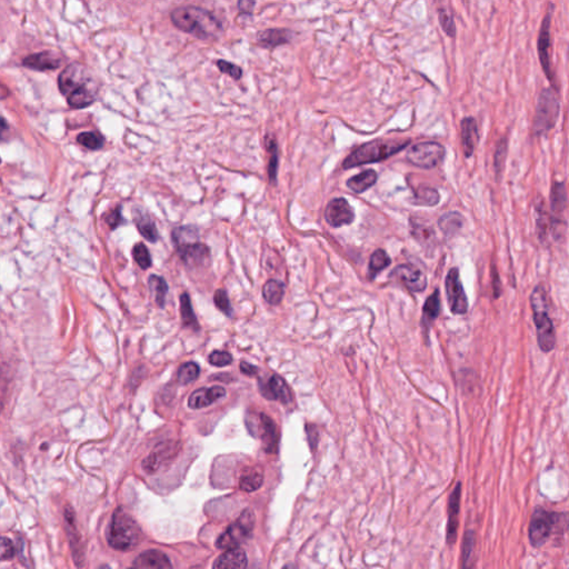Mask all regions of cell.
Instances as JSON below:
<instances>
[{"label": "cell", "mask_w": 569, "mask_h": 569, "mask_svg": "<svg viewBox=\"0 0 569 569\" xmlns=\"http://www.w3.org/2000/svg\"><path fill=\"white\" fill-rule=\"evenodd\" d=\"M475 548V534L473 530L465 533L464 541H462V567H469L471 555Z\"/></svg>", "instance_id": "7bdbcfd3"}, {"label": "cell", "mask_w": 569, "mask_h": 569, "mask_svg": "<svg viewBox=\"0 0 569 569\" xmlns=\"http://www.w3.org/2000/svg\"><path fill=\"white\" fill-rule=\"evenodd\" d=\"M390 277H396L405 283L409 290L414 292H420L427 287V278L422 272V269L415 266L413 264L399 265L394 269Z\"/></svg>", "instance_id": "5bb4252c"}, {"label": "cell", "mask_w": 569, "mask_h": 569, "mask_svg": "<svg viewBox=\"0 0 569 569\" xmlns=\"http://www.w3.org/2000/svg\"><path fill=\"white\" fill-rule=\"evenodd\" d=\"M568 202V193L566 185L563 182H555L550 188V209L552 213L559 215L567 207Z\"/></svg>", "instance_id": "83f0119b"}, {"label": "cell", "mask_w": 569, "mask_h": 569, "mask_svg": "<svg viewBox=\"0 0 569 569\" xmlns=\"http://www.w3.org/2000/svg\"><path fill=\"white\" fill-rule=\"evenodd\" d=\"M254 526V512L252 509H245L238 519L231 524L230 526L218 537L216 541L217 548L229 549L239 547L252 536Z\"/></svg>", "instance_id": "9c48e42d"}, {"label": "cell", "mask_w": 569, "mask_h": 569, "mask_svg": "<svg viewBox=\"0 0 569 569\" xmlns=\"http://www.w3.org/2000/svg\"><path fill=\"white\" fill-rule=\"evenodd\" d=\"M440 196L436 189L431 187H420L415 193L413 202L415 205L433 207L440 202Z\"/></svg>", "instance_id": "8d00e7d4"}, {"label": "cell", "mask_w": 569, "mask_h": 569, "mask_svg": "<svg viewBox=\"0 0 569 569\" xmlns=\"http://www.w3.org/2000/svg\"><path fill=\"white\" fill-rule=\"evenodd\" d=\"M214 301L217 308H218L220 312H223L226 316L230 317V316L233 315V308H231L230 301H229L228 295H227L226 290H224V289H218V290L215 292Z\"/></svg>", "instance_id": "f6af8a7d"}, {"label": "cell", "mask_w": 569, "mask_h": 569, "mask_svg": "<svg viewBox=\"0 0 569 569\" xmlns=\"http://www.w3.org/2000/svg\"><path fill=\"white\" fill-rule=\"evenodd\" d=\"M173 240L176 246L194 243L198 240V230L191 226L178 227V228L173 229Z\"/></svg>", "instance_id": "74e56055"}, {"label": "cell", "mask_w": 569, "mask_h": 569, "mask_svg": "<svg viewBox=\"0 0 569 569\" xmlns=\"http://www.w3.org/2000/svg\"><path fill=\"white\" fill-rule=\"evenodd\" d=\"M507 151H508V139L506 137L500 139L497 142V147L495 151L494 156V168L495 173L497 178H500L503 175L504 168H505L506 158H507Z\"/></svg>", "instance_id": "f35d334b"}, {"label": "cell", "mask_w": 569, "mask_h": 569, "mask_svg": "<svg viewBox=\"0 0 569 569\" xmlns=\"http://www.w3.org/2000/svg\"><path fill=\"white\" fill-rule=\"evenodd\" d=\"M536 226H537L538 238L541 243H546L549 237L559 239L561 230L565 229V225H561V220L556 219L555 217L550 216L545 208V202H541V205L536 207Z\"/></svg>", "instance_id": "4fadbf2b"}, {"label": "cell", "mask_w": 569, "mask_h": 569, "mask_svg": "<svg viewBox=\"0 0 569 569\" xmlns=\"http://www.w3.org/2000/svg\"><path fill=\"white\" fill-rule=\"evenodd\" d=\"M106 223L109 225L110 228L116 229L120 224H122V211L120 208L114 209L110 211L109 214L106 217Z\"/></svg>", "instance_id": "816d5d0a"}, {"label": "cell", "mask_w": 569, "mask_h": 569, "mask_svg": "<svg viewBox=\"0 0 569 569\" xmlns=\"http://www.w3.org/2000/svg\"><path fill=\"white\" fill-rule=\"evenodd\" d=\"M411 235L422 245L431 246L435 240V231L431 226L411 219Z\"/></svg>", "instance_id": "e575fe53"}, {"label": "cell", "mask_w": 569, "mask_h": 569, "mask_svg": "<svg viewBox=\"0 0 569 569\" xmlns=\"http://www.w3.org/2000/svg\"><path fill=\"white\" fill-rule=\"evenodd\" d=\"M247 555L243 549L239 547L229 548L217 558L213 567L214 568H237L243 569L247 567Z\"/></svg>", "instance_id": "cb8c5ba5"}, {"label": "cell", "mask_w": 569, "mask_h": 569, "mask_svg": "<svg viewBox=\"0 0 569 569\" xmlns=\"http://www.w3.org/2000/svg\"><path fill=\"white\" fill-rule=\"evenodd\" d=\"M216 65L220 72L226 74V75L230 76L231 78H234L235 80H239V79L241 78V76H243V70H241V68L237 66V65L231 64L229 61L219 59V61H217Z\"/></svg>", "instance_id": "bcb514c9"}, {"label": "cell", "mask_w": 569, "mask_h": 569, "mask_svg": "<svg viewBox=\"0 0 569 569\" xmlns=\"http://www.w3.org/2000/svg\"><path fill=\"white\" fill-rule=\"evenodd\" d=\"M491 288H493V295H494L495 299H498V298L502 296L503 286H502V281H500L497 267H496L494 263L491 264Z\"/></svg>", "instance_id": "681fc988"}, {"label": "cell", "mask_w": 569, "mask_h": 569, "mask_svg": "<svg viewBox=\"0 0 569 569\" xmlns=\"http://www.w3.org/2000/svg\"><path fill=\"white\" fill-rule=\"evenodd\" d=\"M438 225L444 234L447 236H454L462 228L464 217L457 211H451L440 217Z\"/></svg>", "instance_id": "f546056e"}, {"label": "cell", "mask_w": 569, "mask_h": 569, "mask_svg": "<svg viewBox=\"0 0 569 569\" xmlns=\"http://www.w3.org/2000/svg\"><path fill=\"white\" fill-rule=\"evenodd\" d=\"M285 295V283L276 279H270L263 287V297L269 305L277 306Z\"/></svg>", "instance_id": "f1b7e54d"}, {"label": "cell", "mask_w": 569, "mask_h": 569, "mask_svg": "<svg viewBox=\"0 0 569 569\" xmlns=\"http://www.w3.org/2000/svg\"><path fill=\"white\" fill-rule=\"evenodd\" d=\"M171 23L180 32L207 41L218 37L223 32V25L213 12L196 6L180 7L171 14Z\"/></svg>", "instance_id": "7a4b0ae2"}, {"label": "cell", "mask_w": 569, "mask_h": 569, "mask_svg": "<svg viewBox=\"0 0 569 569\" xmlns=\"http://www.w3.org/2000/svg\"><path fill=\"white\" fill-rule=\"evenodd\" d=\"M569 528L568 513H557L538 506L529 520L528 539L535 548H541L554 534H565Z\"/></svg>", "instance_id": "3957f363"}, {"label": "cell", "mask_w": 569, "mask_h": 569, "mask_svg": "<svg viewBox=\"0 0 569 569\" xmlns=\"http://www.w3.org/2000/svg\"><path fill=\"white\" fill-rule=\"evenodd\" d=\"M133 256L140 268L148 269L151 266V254L144 244L139 243L133 247Z\"/></svg>", "instance_id": "ee69618b"}, {"label": "cell", "mask_w": 569, "mask_h": 569, "mask_svg": "<svg viewBox=\"0 0 569 569\" xmlns=\"http://www.w3.org/2000/svg\"><path fill=\"white\" fill-rule=\"evenodd\" d=\"M61 65H63V58L52 50L32 54L23 59V67H27L29 69L37 70V72L56 70L61 68Z\"/></svg>", "instance_id": "d6986e66"}, {"label": "cell", "mask_w": 569, "mask_h": 569, "mask_svg": "<svg viewBox=\"0 0 569 569\" xmlns=\"http://www.w3.org/2000/svg\"><path fill=\"white\" fill-rule=\"evenodd\" d=\"M325 219L332 227L339 228L353 223L355 211L345 198H335L328 202L325 209Z\"/></svg>", "instance_id": "7c38bea8"}, {"label": "cell", "mask_w": 569, "mask_h": 569, "mask_svg": "<svg viewBox=\"0 0 569 569\" xmlns=\"http://www.w3.org/2000/svg\"><path fill=\"white\" fill-rule=\"evenodd\" d=\"M180 314H182V323L186 327H189L193 330H200V324L191 306V297L187 292H184L180 296Z\"/></svg>", "instance_id": "d6a6232c"}, {"label": "cell", "mask_w": 569, "mask_h": 569, "mask_svg": "<svg viewBox=\"0 0 569 569\" xmlns=\"http://www.w3.org/2000/svg\"><path fill=\"white\" fill-rule=\"evenodd\" d=\"M480 142V133L476 119L466 117L462 120V144L466 158L474 155L475 148Z\"/></svg>", "instance_id": "7402d4cb"}, {"label": "cell", "mask_w": 569, "mask_h": 569, "mask_svg": "<svg viewBox=\"0 0 569 569\" xmlns=\"http://www.w3.org/2000/svg\"><path fill=\"white\" fill-rule=\"evenodd\" d=\"M142 535V529L124 509H116L107 529L108 544L114 549L127 552L137 546Z\"/></svg>", "instance_id": "8992f818"}, {"label": "cell", "mask_w": 569, "mask_h": 569, "mask_svg": "<svg viewBox=\"0 0 569 569\" xmlns=\"http://www.w3.org/2000/svg\"><path fill=\"white\" fill-rule=\"evenodd\" d=\"M391 263L389 256L387 253L385 252L384 249H377L370 256L369 260V277L372 279L375 278L376 275L387 268Z\"/></svg>", "instance_id": "d590c367"}, {"label": "cell", "mask_w": 569, "mask_h": 569, "mask_svg": "<svg viewBox=\"0 0 569 569\" xmlns=\"http://www.w3.org/2000/svg\"><path fill=\"white\" fill-rule=\"evenodd\" d=\"M267 148H268V151H270V159H269L268 165L269 180H270L272 184H276V182H277L279 157H278L277 144H276L274 139H268V140H267Z\"/></svg>", "instance_id": "b9f144b4"}, {"label": "cell", "mask_w": 569, "mask_h": 569, "mask_svg": "<svg viewBox=\"0 0 569 569\" xmlns=\"http://www.w3.org/2000/svg\"><path fill=\"white\" fill-rule=\"evenodd\" d=\"M200 374V368L196 363L189 361L180 366L177 373V379L182 385L191 384L198 378Z\"/></svg>", "instance_id": "ab89813d"}, {"label": "cell", "mask_w": 569, "mask_h": 569, "mask_svg": "<svg viewBox=\"0 0 569 569\" xmlns=\"http://www.w3.org/2000/svg\"><path fill=\"white\" fill-rule=\"evenodd\" d=\"M176 247L180 259L191 268L204 267L206 264L209 263L211 250L204 244L194 241V243L185 244V245L176 246Z\"/></svg>", "instance_id": "9a60e30c"}, {"label": "cell", "mask_w": 569, "mask_h": 569, "mask_svg": "<svg viewBox=\"0 0 569 569\" xmlns=\"http://www.w3.org/2000/svg\"><path fill=\"white\" fill-rule=\"evenodd\" d=\"M148 286L151 289V294L155 298L157 305L159 307L165 306L166 297L168 294V283L164 278L157 275H151L148 281Z\"/></svg>", "instance_id": "4dcf8cb0"}, {"label": "cell", "mask_w": 569, "mask_h": 569, "mask_svg": "<svg viewBox=\"0 0 569 569\" xmlns=\"http://www.w3.org/2000/svg\"><path fill=\"white\" fill-rule=\"evenodd\" d=\"M446 294L448 305L454 315H465L469 312V298L460 281L458 268H451L446 276Z\"/></svg>", "instance_id": "8fae6325"}, {"label": "cell", "mask_w": 569, "mask_h": 569, "mask_svg": "<svg viewBox=\"0 0 569 569\" xmlns=\"http://www.w3.org/2000/svg\"><path fill=\"white\" fill-rule=\"evenodd\" d=\"M256 0H238V9L241 14H252Z\"/></svg>", "instance_id": "f5cc1de1"}, {"label": "cell", "mask_w": 569, "mask_h": 569, "mask_svg": "<svg viewBox=\"0 0 569 569\" xmlns=\"http://www.w3.org/2000/svg\"><path fill=\"white\" fill-rule=\"evenodd\" d=\"M77 142L83 144L84 147L90 149V151H98L104 146L105 139L99 133L86 131V133H81L80 135H78Z\"/></svg>", "instance_id": "60d3db41"}, {"label": "cell", "mask_w": 569, "mask_h": 569, "mask_svg": "<svg viewBox=\"0 0 569 569\" xmlns=\"http://www.w3.org/2000/svg\"><path fill=\"white\" fill-rule=\"evenodd\" d=\"M440 23L442 30H444L449 37H455V36H456V26H455L454 19H453V17H451L446 9H440Z\"/></svg>", "instance_id": "7dc6e473"}, {"label": "cell", "mask_w": 569, "mask_h": 569, "mask_svg": "<svg viewBox=\"0 0 569 569\" xmlns=\"http://www.w3.org/2000/svg\"><path fill=\"white\" fill-rule=\"evenodd\" d=\"M561 113V103L558 98V92L552 87L544 88L538 96L536 109H535L533 133L535 136H544L549 133L557 124L558 117Z\"/></svg>", "instance_id": "52a82bcc"}, {"label": "cell", "mask_w": 569, "mask_h": 569, "mask_svg": "<svg viewBox=\"0 0 569 569\" xmlns=\"http://www.w3.org/2000/svg\"><path fill=\"white\" fill-rule=\"evenodd\" d=\"M226 396V389L222 386L204 387L195 390L188 399V406L191 409H202L214 404L218 399Z\"/></svg>", "instance_id": "ffe728a7"}, {"label": "cell", "mask_w": 569, "mask_h": 569, "mask_svg": "<svg viewBox=\"0 0 569 569\" xmlns=\"http://www.w3.org/2000/svg\"><path fill=\"white\" fill-rule=\"evenodd\" d=\"M240 370H241L245 375L255 376L257 374L258 368L255 367L253 365L248 364V363H241V364H240Z\"/></svg>", "instance_id": "11a10c76"}, {"label": "cell", "mask_w": 569, "mask_h": 569, "mask_svg": "<svg viewBox=\"0 0 569 569\" xmlns=\"http://www.w3.org/2000/svg\"><path fill=\"white\" fill-rule=\"evenodd\" d=\"M552 12H554V5L549 3L548 10L541 21V29L538 34L537 52L544 74L546 76L552 88L556 92H559V85L556 78L555 72L552 69V32H550Z\"/></svg>", "instance_id": "ba28073f"}, {"label": "cell", "mask_w": 569, "mask_h": 569, "mask_svg": "<svg viewBox=\"0 0 569 569\" xmlns=\"http://www.w3.org/2000/svg\"><path fill=\"white\" fill-rule=\"evenodd\" d=\"M209 363L216 367H225L233 363V356L227 352L215 350L209 355Z\"/></svg>", "instance_id": "c3c4849f"}, {"label": "cell", "mask_w": 569, "mask_h": 569, "mask_svg": "<svg viewBox=\"0 0 569 569\" xmlns=\"http://www.w3.org/2000/svg\"><path fill=\"white\" fill-rule=\"evenodd\" d=\"M440 312V290L436 289L435 292L427 298L425 305L422 307V321L424 324L431 323L435 321Z\"/></svg>", "instance_id": "836d02e7"}, {"label": "cell", "mask_w": 569, "mask_h": 569, "mask_svg": "<svg viewBox=\"0 0 569 569\" xmlns=\"http://www.w3.org/2000/svg\"><path fill=\"white\" fill-rule=\"evenodd\" d=\"M292 32L288 29H267L258 32L257 41L265 48H275L292 41Z\"/></svg>", "instance_id": "d4e9b609"}, {"label": "cell", "mask_w": 569, "mask_h": 569, "mask_svg": "<svg viewBox=\"0 0 569 569\" xmlns=\"http://www.w3.org/2000/svg\"><path fill=\"white\" fill-rule=\"evenodd\" d=\"M178 451V444L177 442H166L159 444L151 455L142 462V469L147 474H153L158 471L159 467L171 460V457L177 455Z\"/></svg>", "instance_id": "ac0fdd59"}, {"label": "cell", "mask_w": 569, "mask_h": 569, "mask_svg": "<svg viewBox=\"0 0 569 569\" xmlns=\"http://www.w3.org/2000/svg\"><path fill=\"white\" fill-rule=\"evenodd\" d=\"M409 144V139H375L352 151L343 162V168L350 169L366 164L383 162L402 151Z\"/></svg>", "instance_id": "277c9868"}, {"label": "cell", "mask_w": 569, "mask_h": 569, "mask_svg": "<svg viewBox=\"0 0 569 569\" xmlns=\"http://www.w3.org/2000/svg\"><path fill=\"white\" fill-rule=\"evenodd\" d=\"M460 498H462V483L458 482L455 486L454 491H451L448 502V523L446 541L448 545H454L457 541V530H458V515L460 512Z\"/></svg>", "instance_id": "e0dca14e"}, {"label": "cell", "mask_w": 569, "mask_h": 569, "mask_svg": "<svg viewBox=\"0 0 569 569\" xmlns=\"http://www.w3.org/2000/svg\"><path fill=\"white\" fill-rule=\"evenodd\" d=\"M377 180H378V173H376L374 169H367L347 180V187L356 194H363L370 187H373Z\"/></svg>", "instance_id": "484cf974"}, {"label": "cell", "mask_w": 569, "mask_h": 569, "mask_svg": "<svg viewBox=\"0 0 569 569\" xmlns=\"http://www.w3.org/2000/svg\"><path fill=\"white\" fill-rule=\"evenodd\" d=\"M133 222L136 224L139 233H140L148 241L156 243L159 238L158 230H157L156 226L153 224L151 217H148L147 215L144 214V211H139V209H133Z\"/></svg>", "instance_id": "4316f807"}, {"label": "cell", "mask_w": 569, "mask_h": 569, "mask_svg": "<svg viewBox=\"0 0 569 569\" xmlns=\"http://www.w3.org/2000/svg\"><path fill=\"white\" fill-rule=\"evenodd\" d=\"M16 554L14 544L7 537L1 538V561H6L12 559Z\"/></svg>", "instance_id": "f907efd6"}, {"label": "cell", "mask_w": 569, "mask_h": 569, "mask_svg": "<svg viewBox=\"0 0 569 569\" xmlns=\"http://www.w3.org/2000/svg\"><path fill=\"white\" fill-rule=\"evenodd\" d=\"M307 433H308V442H310V447H317L318 444V431L315 426H308L306 427Z\"/></svg>", "instance_id": "db71d44e"}, {"label": "cell", "mask_w": 569, "mask_h": 569, "mask_svg": "<svg viewBox=\"0 0 569 569\" xmlns=\"http://www.w3.org/2000/svg\"><path fill=\"white\" fill-rule=\"evenodd\" d=\"M533 319L536 327V336L539 350L548 354L555 350L556 330L552 318L549 316L547 292L541 285L535 287L530 295Z\"/></svg>", "instance_id": "5b68a950"}, {"label": "cell", "mask_w": 569, "mask_h": 569, "mask_svg": "<svg viewBox=\"0 0 569 569\" xmlns=\"http://www.w3.org/2000/svg\"><path fill=\"white\" fill-rule=\"evenodd\" d=\"M264 476L259 471L255 469H246L240 477L239 487L241 491L252 493L261 487Z\"/></svg>", "instance_id": "1f68e13d"}, {"label": "cell", "mask_w": 569, "mask_h": 569, "mask_svg": "<svg viewBox=\"0 0 569 569\" xmlns=\"http://www.w3.org/2000/svg\"><path fill=\"white\" fill-rule=\"evenodd\" d=\"M61 95L74 109L89 107L97 98V86L89 72L79 63L68 65L58 76Z\"/></svg>", "instance_id": "6da1fadb"}, {"label": "cell", "mask_w": 569, "mask_h": 569, "mask_svg": "<svg viewBox=\"0 0 569 569\" xmlns=\"http://www.w3.org/2000/svg\"><path fill=\"white\" fill-rule=\"evenodd\" d=\"M264 397L272 400H281L283 404H289L292 400V393L285 379L281 376L272 375L268 383L260 388Z\"/></svg>", "instance_id": "44dd1931"}, {"label": "cell", "mask_w": 569, "mask_h": 569, "mask_svg": "<svg viewBox=\"0 0 569 569\" xmlns=\"http://www.w3.org/2000/svg\"><path fill=\"white\" fill-rule=\"evenodd\" d=\"M445 157V148L436 142H419L407 151L408 162L417 167L431 169L436 167Z\"/></svg>", "instance_id": "30bf717a"}, {"label": "cell", "mask_w": 569, "mask_h": 569, "mask_svg": "<svg viewBox=\"0 0 569 569\" xmlns=\"http://www.w3.org/2000/svg\"><path fill=\"white\" fill-rule=\"evenodd\" d=\"M133 566L135 568H171V559L166 554L159 552L156 549L146 550L142 552L138 557L133 561Z\"/></svg>", "instance_id": "603a6c76"}, {"label": "cell", "mask_w": 569, "mask_h": 569, "mask_svg": "<svg viewBox=\"0 0 569 569\" xmlns=\"http://www.w3.org/2000/svg\"><path fill=\"white\" fill-rule=\"evenodd\" d=\"M252 433L253 435H258V437H260L267 453H276L277 451L278 440H279L277 426L270 417L267 416L266 414H259L258 422H256V427H255V431H253Z\"/></svg>", "instance_id": "2e32d148"}]
</instances>
